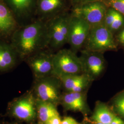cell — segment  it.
<instances>
[{
    "mask_svg": "<svg viewBox=\"0 0 124 124\" xmlns=\"http://www.w3.org/2000/svg\"><path fill=\"white\" fill-rule=\"evenodd\" d=\"M115 115L104 104L98 106L94 113L93 118L97 123L111 124Z\"/></svg>",
    "mask_w": 124,
    "mask_h": 124,
    "instance_id": "18",
    "label": "cell"
},
{
    "mask_svg": "<svg viewBox=\"0 0 124 124\" xmlns=\"http://www.w3.org/2000/svg\"><path fill=\"white\" fill-rule=\"evenodd\" d=\"M108 8L103 2L96 0L73 7L70 13L82 18L92 26L103 23Z\"/></svg>",
    "mask_w": 124,
    "mask_h": 124,
    "instance_id": "5",
    "label": "cell"
},
{
    "mask_svg": "<svg viewBox=\"0 0 124 124\" xmlns=\"http://www.w3.org/2000/svg\"><path fill=\"white\" fill-rule=\"evenodd\" d=\"M20 24L10 9L0 1V39L9 41Z\"/></svg>",
    "mask_w": 124,
    "mask_h": 124,
    "instance_id": "13",
    "label": "cell"
},
{
    "mask_svg": "<svg viewBox=\"0 0 124 124\" xmlns=\"http://www.w3.org/2000/svg\"><path fill=\"white\" fill-rule=\"evenodd\" d=\"M80 57L83 73L92 80L99 77L106 66L103 53L82 49Z\"/></svg>",
    "mask_w": 124,
    "mask_h": 124,
    "instance_id": "9",
    "label": "cell"
},
{
    "mask_svg": "<svg viewBox=\"0 0 124 124\" xmlns=\"http://www.w3.org/2000/svg\"><path fill=\"white\" fill-rule=\"evenodd\" d=\"M90 29L91 26L88 23L71 13L68 43L75 53L83 48Z\"/></svg>",
    "mask_w": 124,
    "mask_h": 124,
    "instance_id": "7",
    "label": "cell"
},
{
    "mask_svg": "<svg viewBox=\"0 0 124 124\" xmlns=\"http://www.w3.org/2000/svg\"><path fill=\"white\" fill-rule=\"evenodd\" d=\"M61 121L59 115H57L50 118L42 124H61Z\"/></svg>",
    "mask_w": 124,
    "mask_h": 124,
    "instance_id": "25",
    "label": "cell"
},
{
    "mask_svg": "<svg viewBox=\"0 0 124 124\" xmlns=\"http://www.w3.org/2000/svg\"><path fill=\"white\" fill-rule=\"evenodd\" d=\"M62 85L59 78L50 75L36 79L34 91L37 99L55 104L59 99L60 87Z\"/></svg>",
    "mask_w": 124,
    "mask_h": 124,
    "instance_id": "8",
    "label": "cell"
},
{
    "mask_svg": "<svg viewBox=\"0 0 124 124\" xmlns=\"http://www.w3.org/2000/svg\"><path fill=\"white\" fill-rule=\"evenodd\" d=\"M71 13L68 11L46 21L47 33V49L54 52L68 43Z\"/></svg>",
    "mask_w": 124,
    "mask_h": 124,
    "instance_id": "2",
    "label": "cell"
},
{
    "mask_svg": "<svg viewBox=\"0 0 124 124\" xmlns=\"http://www.w3.org/2000/svg\"><path fill=\"white\" fill-rule=\"evenodd\" d=\"M10 42L21 61H25L38 52L47 49L46 21L36 18L20 26L12 36Z\"/></svg>",
    "mask_w": 124,
    "mask_h": 124,
    "instance_id": "1",
    "label": "cell"
},
{
    "mask_svg": "<svg viewBox=\"0 0 124 124\" xmlns=\"http://www.w3.org/2000/svg\"><path fill=\"white\" fill-rule=\"evenodd\" d=\"M36 112L40 123L44 124L47 120L59 115L54 104L39 99L36 100Z\"/></svg>",
    "mask_w": 124,
    "mask_h": 124,
    "instance_id": "15",
    "label": "cell"
},
{
    "mask_svg": "<svg viewBox=\"0 0 124 124\" xmlns=\"http://www.w3.org/2000/svg\"><path fill=\"white\" fill-rule=\"evenodd\" d=\"M20 60L18 53L9 41L0 39V71L13 69Z\"/></svg>",
    "mask_w": 124,
    "mask_h": 124,
    "instance_id": "14",
    "label": "cell"
},
{
    "mask_svg": "<svg viewBox=\"0 0 124 124\" xmlns=\"http://www.w3.org/2000/svg\"><path fill=\"white\" fill-rule=\"evenodd\" d=\"M54 54L52 51L46 49L36 53L25 60L36 79L53 75Z\"/></svg>",
    "mask_w": 124,
    "mask_h": 124,
    "instance_id": "6",
    "label": "cell"
},
{
    "mask_svg": "<svg viewBox=\"0 0 124 124\" xmlns=\"http://www.w3.org/2000/svg\"><path fill=\"white\" fill-rule=\"evenodd\" d=\"M61 124H80L75 119L70 117L64 118L61 121Z\"/></svg>",
    "mask_w": 124,
    "mask_h": 124,
    "instance_id": "26",
    "label": "cell"
},
{
    "mask_svg": "<svg viewBox=\"0 0 124 124\" xmlns=\"http://www.w3.org/2000/svg\"><path fill=\"white\" fill-rule=\"evenodd\" d=\"M119 13L118 12L113 8L111 7L108 8L103 21V23L107 28H109L111 26L112 23L117 18Z\"/></svg>",
    "mask_w": 124,
    "mask_h": 124,
    "instance_id": "19",
    "label": "cell"
},
{
    "mask_svg": "<svg viewBox=\"0 0 124 124\" xmlns=\"http://www.w3.org/2000/svg\"><path fill=\"white\" fill-rule=\"evenodd\" d=\"M102 124V123H97V124Z\"/></svg>",
    "mask_w": 124,
    "mask_h": 124,
    "instance_id": "29",
    "label": "cell"
},
{
    "mask_svg": "<svg viewBox=\"0 0 124 124\" xmlns=\"http://www.w3.org/2000/svg\"><path fill=\"white\" fill-rule=\"evenodd\" d=\"M69 6L68 0H37L35 16L46 21L67 11Z\"/></svg>",
    "mask_w": 124,
    "mask_h": 124,
    "instance_id": "12",
    "label": "cell"
},
{
    "mask_svg": "<svg viewBox=\"0 0 124 124\" xmlns=\"http://www.w3.org/2000/svg\"><path fill=\"white\" fill-rule=\"evenodd\" d=\"M99 0L101 1L102 2H103V3H104L107 6V7H108V5L111 2L115 0Z\"/></svg>",
    "mask_w": 124,
    "mask_h": 124,
    "instance_id": "28",
    "label": "cell"
},
{
    "mask_svg": "<svg viewBox=\"0 0 124 124\" xmlns=\"http://www.w3.org/2000/svg\"><path fill=\"white\" fill-rule=\"evenodd\" d=\"M63 103L67 108L74 111H83L84 108L83 95L81 93L69 92L63 97Z\"/></svg>",
    "mask_w": 124,
    "mask_h": 124,
    "instance_id": "16",
    "label": "cell"
},
{
    "mask_svg": "<svg viewBox=\"0 0 124 124\" xmlns=\"http://www.w3.org/2000/svg\"><path fill=\"white\" fill-rule=\"evenodd\" d=\"M116 43H118L121 46H124V27L120 30L116 36Z\"/></svg>",
    "mask_w": 124,
    "mask_h": 124,
    "instance_id": "24",
    "label": "cell"
},
{
    "mask_svg": "<svg viewBox=\"0 0 124 124\" xmlns=\"http://www.w3.org/2000/svg\"><path fill=\"white\" fill-rule=\"evenodd\" d=\"M41 124V123H39V124Z\"/></svg>",
    "mask_w": 124,
    "mask_h": 124,
    "instance_id": "30",
    "label": "cell"
},
{
    "mask_svg": "<svg viewBox=\"0 0 124 124\" xmlns=\"http://www.w3.org/2000/svg\"><path fill=\"white\" fill-rule=\"evenodd\" d=\"M70 6L71 8L83 4L91 1H94L99 0H68Z\"/></svg>",
    "mask_w": 124,
    "mask_h": 124,
    "instance_id": "23",
    "label": "cell"
},
{
    "mask_svg": "<svg viewBox=\"0 0 124 124\" xmlns=\"http://www.w3.org/2000/svg\"><path fill=\"white\" fill-rule=\"evenodd\" d=\"M53 67V75L57 77L83 74L80 57L71 49H60L54 53Z\"/></svg>",
    "mask_w": 124,
    "mask_h": 124,
    "instance_id": "4",
    "label": "cell"
},
{
    "mask_svg": "<svg viewBox=\"0 0 124 124\" xmlns=\"http://www.w3.org/2000/svg\"><path fill=\"white\" fill-rule=\"evenodd\" d=\"M58 77L60 80L62 85L69 92L80 83L87 80H92L87 75L83 73L78 75H62Z\"/></svg>",
    "mask_w": 124,
    "mask_h": 124,
    "instance_id": "17",
    "label": "cell"
},
{
    "mask_svg": "<svg viewBox=\"0 0 124 124\" xmlns=\"http://www.w3.org/2000/svg\"><path fill=\"white\" fill-rule=\"evenodd\" d=\"M124 27V16L120 13L117 18L108 28L114 35L115 32L120 31Z\"/></svg>",
    "mask_w": 124,
    "mask_h": 124,
    "instance_id": "21",
    "label": "cell"
},
{
    "mask_svg": "<svg viewBox=\"0 0 124 124\" xmlns=\"http://www.w3.org/2000/svg\"><path fill=\"white\" fill-rule=\"evenodd\" d=\"M124 16V0H115L108 5Z\"/></svg>",
    "mask_w": 124,
    "mask_h": 124,
    "instance_id": "22",
    "label": "cell"
},
{
    "mask_svg": "<svg viewBox=\"0 0 124 124\" xmlns=\"http://www.w3.org/2000/svg\"><path fill=\"white\" fill-rule=\"evenodd\" d=\"M111 124H124V121L119 117L115 115Z\"/></svg>",
    "mask_w": 124,
    "mask_h": 124,
    "instance_id": "27",
    "label": "cell"
},
{
    "mask_svg": "<svg viewBox=\"0 0 124 124\" xmlns=\"http://www.w3.org/2000/svg\"><path fill=\"white\" fill-rule=\"evenodd\" d=\"M10 113L14 118L25 122L34 120L37 113L36 101L32 93L25 94L13 102Z\"/></svg>",
    "mask_w": 124,
    "mask_h": 124,
    "instance_id": "10",
    "label": "cell"
},
{
    "mask_svg": "<svg viewBox=\"0 0 124 124\" xmlns=\"http://www.w3.org/2000/svg\"><path fill=\"white\" fill-rule=\"evenodd\" d=\"M117 44L114 35L103 23L91 26L87 39L82 49L104 53L116 50Z\"/></svg>",
    "mask_w": 124,
    "mask_h": 124,
    "instance_id": "3",
    "label": "cell"
},
{
    "mask_svg": "<svg viewBox=\"0 0 124 124\" xmlns=\"http://www.w3.org/2000/svg\"><path fill=\"white\" fill-rule=\"evenodd\" d=\"M37 0H0L12 12L20 25L30 22L35 16Z\"/></svg>",
    "mask_w": 124,
    "mask_h": 124,
    "instance_id": "11",
    "label": "cell"
},
{
    "mask_svg": "<svg viewBox=\"0 0 124 124\" xmlns=\"http://www.w3.org/2000/svg\"><path fill=\"white\" fill-rule=\"evenodd\" d=\"M114 107L118 113L124 118V90L115 98Z\"/></svg>",
    "mask_w": 124,
    "mask_h": 124,
    "instance_id": "20",
    "label": "cell"
}]
</instances>
